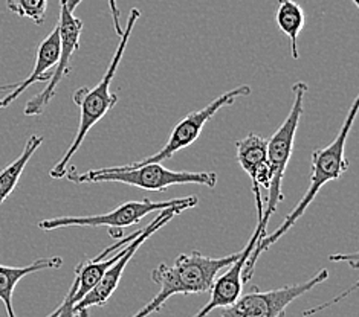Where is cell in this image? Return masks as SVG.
<instances>
[{"label": "cell", "instance_id": "cell-1", "mask_svg": "<svg viewBox=\"0 0 359 317\" xmlns=\"http://www.w3.org/2000/svg\"><path fill=\"white\" fill-rule=\"evenodd\" d=\"M358 107H359V97L353 99V104L350 107L348 113L344 119L343 125L339 128V133L335 139H333L327 147L318 148L312 153V176H311V183L309 188H307L306 194L303 195V199L298 202L294 211L289 213V216L285 218V221L273 230L272 234L264 235L260 238L257 244H255L254 251L251 253V258L248 260L246 267L242 273V279L243 282H248L252 278V273L255 269V264L259 261V256L266 252L271 246L276 244L278 239L283 237L285 234L289 232V229L292 227L295 223L300 220L307 208L311 206L313 200L316 199V195L321 191V188L324 185H327L332 180H338L341 176H343L346 171L348 169V160L346 159V142L348 138V133L352 130V127L355 124V119L358 115Z\"/></svg>", "mask_w": 359, "mask_h": 317}, {"label": "cell", "instance_id": "cell-2", "mask_svg": "<svg viewBox=\"0 0 359 317\" xmlns=\"http://www.w3.org/2000/svg\"><path fill=\"white\" fill-rule=\"evenodd\" d=\"M238 256L241 252L224 258H210L193 251L191 253L179 255L172 267L167 264H159L151 272L153 282L161 287L159 293L132 317H149L153 313H158L168 299L176 295L207 293L220 270L233 264Z\"/></svg>", "mask_w": 359, "mask_h": 317}, {"label": "cell", "instance_id": "cell-3", "mask_svg": "<svg viewBox=\"0 0 359 317\" xmlns=\"http://www.w3.org/2000/svg\"><path fill=\"white\" fill-rule=\"evenodd\" d=\"M141 11L138 8H133L129 14V19H127V24L123 31V36L119 37V45L115 50L112 62H110L107 71L102 76L101 81L95 85V87H80L74 92L72 99L74 104L80 108V124H79V130H76L75 138L71 143V147L66 150L65 156L62 160L50 169V177L53 178H63L66 174V168L69 165L71 159L74 157V154L80 150L81 143L86 139L88 133L90 132V128L100 122L102 118H104L110 108H114L118 102V97L115 93L110 92V84H112L114 76L118 71L119 63H121L123 55L127 49V45H129V40L132 36V31L135 28L136 22L140 20Z\"/></svg>", "mask_w": 359, "mask_h": 317}, {"label": "cell", "instance_id": "cell-4", "mask_svg": "<svg viewBox=\"0 0 359 317\" xmlns=\"http://www.w3.org/2000/svg\"><path fill=\"white\" fill-rule=\"evenodd\" d=\"M65 177L74 183H124L145 191H165L175 185H202L215 188L217 174L211 171H173L164 168L162 164H147L136 168L112 167L102 169H90L79 173L75 167H67Z\"/></svg>", "mask_w": 359, "mask_h": 317}, {"label": "cell", "instance_id": "cell-5", "mask_svg": "<svg viewBox=\"0 0 359 317\" xmlns=\"http://www.w3.org/2000/svg\"><path fill=\"white\" fill-rule=\"evenodd\" d=\"M309 90V85L304 81H298L292 85L294 101L290 106L289 113L285 119V122L280 125L278 130L273 133L272 138L268 141V150H266V162L271 168L272 178L271 185L268 188V206L263 209L262 216V234L263 237L268 235L266 227L268 223L272 217V213L277 212L278 204L283 202V177L286 173V168L289 165L290 156L294 151V142L298 125H300V119L303 115V104L306 93Z\"/></svg>", "mask_w": 359, "mask_h": 317}, {"label": "cell", "instance_id": "cell-6", "mask_svg": "<svg viewBox=\"0 0 359 317\" xmlns=\"http://www.w3.org/2000/svg\"><path fill=\"white\" fill-rule=\"evenodd\" d=\"M199 199L196 195L185 197V199H176L168 202H153L150 199H144L140 202H126L119 204L114 211H109L101 216H88V217H57L41 220L39 227L41 230L63 229V227H109V235L114 238H123V230L132 225L138 223L147 217L149 213L156 211H167V209H191L198 206Z\"/></svg>", "mask_w": 359, "mask_h": 317}, {"label": "cell", "instance_id": "cell-7", "mask_svg": "<svg viewBox=\"0 0 359 317\" xmlns=\"http://www.w3.org/2000/svg\"><path fill=\"white\" fill-rule=\"evenodd\" d=\"M81 0H60V17H58V32H60V58L53 72V78L48 81L46 87L32 97L23 113L27 116H39L54 99L60 83H62L71 72V59L76 50L80 49V38L83 32V22L75 15L76 6Z\"/></svg>", "mask_w": 359, "mask_h": 317}, {"label": "cell", "instance_id": "cell-8", "mask_svg": "<svg viewBox=\"0 0 359 317\" xmlns=\"http://www.w3.org/2000/svg\"><path fill=\"white\" fill-rule=\"evenodd\" d=\"M329 272L323 269L311 279L298 284H290L269 291L252 288L250 293H242L234 304L220 308L217 317H285L287 307L327 281Z\"/></svg>", "mask_w": 359, "mask_h": 317}, {"label": "cell", "instance_id": "cell-9", "mask_svg": "<svg viewBox=\"0 0 359 317\" xmlns=\"http://www.w3.org/2000/svg\"><path fill=\"white\" fill-rule=\"evenodd\" d=\"M251 92L252 90L250 85L241 84V85H237L236 89H231L225 93H222V95L217 97L215 101H211L208 106H205L201 110H196V111H193V113L187 115L184 119H181V121H179L176 124V127L173 128V132L170 133V138H168L167 143L158 153L151 154V156H149V157L132 162V164L123 165V167L124 168H136V167L147 165V164H162L164 160L172 157L175 153L190 147L191 143L198 141L205 124H207L210 119H212V116H215L219 110L231 106L238 98L250 97Z\"/></svg>", "mask_w": 359, "mask_h": 317}, {"label": "cell", "instance_id": "cell-10", "mask_svg": "<svg viewBox=\"0 0 359 317\" xmlns=\"http://www.w3.org/2000/svg\"><path fill=\"white\" fill-rule=\"evenodd\" d=\"M181 212H184V209H179V208L161 211L159 216L153 220L150 225L142 227L141 234L136 237L133 241H130V244L123 247V252H121V255H119V258L104 272V275H102L101 279L97 282V286L93 287L79 304L74 305L75 317H89V314H88L89 308L106 305L110 296L115 293V290L118 288L119 282H121L124 269L133 258L136 251H138V248L142 246L145 239H149L153 234L158 232L161 227L168 225V223L175 218V216H179Z\"/></svg>", "mask_w": 359, "mask_h": 317}, {"label": "cell", "instance_id": "cell-11", "mask_svg": "<svg viewBox=\"0 0 359 317\" xmlns=\"http://www.w3.org/2000/svg\"><path fill=\"white\" fill-rule=\"evenodd\" d=\"M255 197V204H257V226H255L254 234L251 237L248 244L241 251V256L233 262L228 265V270L222 275L216 276L215 282L210 288V301L205 304L201 310L196 313L191 317H208L212 311L217 310V308H226L231 304H234L238 297L243 293V279H242V273L246 267L248 260L251 258V253L254 251L255 244L260 238H263L262 234V216H263V200H262V194L260 190L254 191Z\"/></svg>", "mask_w": 359, "mask_h": 317}, {"label": "cell", "instance_id": "cell-12", "mask_svg": "<svg viewBox=\"0 0 359 317\" xmlns=\"http://www.w3.org/2000/svg\"><path fill=\"white\" fill-rule=\"evenodd\" d=\"M60 58V32L58 27L50 31L49 36L40 43L37 48L36 63H34V69L29 73L27 80L15 84V87L0 98V108H6L8 106L19 98L25 90H28L32 84L36 83H48L53 78V72L50 69H55Z\"/></svg>", "mask_w": 359, "mask_h": 317}, {"label": "cell", "instance_id": "cell-13", "mask_svg": "<svg viewBox=\"0 0 359 317\" xmlns=\"http://www.w3.org/2000/svg\"><path fill=\"white\" fill-rule=\"evenodd\" d=\"M63 265V260L60 256H48V258H40L34 262L23 265V267H10V265H0V301L4 302L8 317H17L13 307V295L17 284L32 273L60 269Z\"/></svg>", "mask_w": 359, "mask_h": 317}, {"label": "cell", "instance_id": "cell-14", "mask_svg": "<svg viewBox=\"0 0 359 317\" xmlns=\"http://www.w3.org/2000/svg\"><path fill=\"white\" fill-rule=\"evenodd\" d=\"M43 141L45 139L41 138V136H37V134L29 136V139L27 141V145H25L20 156L14 162H11L6 168L0 171V206H2L4 202L14 192L25 168H27V165L29 164L34 153L41 147Z\"/></svg>", "mask_w": 359, "mask_h": 317}, {"label": "cell", "instance_id": "cell-15", "mask_svg": "<svg viewBox=\"0 0 359 317\" xmlns=\"http://www.w3.org/2000/svg\"><path fill=\"white\" fill-rule=\"evenodd\" d=\"M276 20L280 31L290 40V54L294 59H300L298 52V36L304 28V11L295 0H278Z\"/></svg>", "mask_w": 359, "mask_h": 317}, {"label": "cell", "instance_id": "cell-16", "mask_svg": "<svg viewBox=\"0 0 359 317\" xmlns=\"http://www.w3.org/2000/svg\"><path fill=\"white\" fill-rule=\"evenodd\" d=\"M236 150L238 165L243 168L245 173L251 178L255 169L266 160L268 139H264L255 133H250L245 139L236 142Z\"/></svg>", "mask_w": 359, "mask_h": 317}, {"label": "cell", "instance_id": "cell-17", "mask_svg": "<svg viewBox=\"0 0 359 317\" xmlns=\"http://www.w3.org/2000/svg\"><path fill=\"white\" fill-rule=\"evenodd\" d=\"M6 8L19 17L43 24L48 11V0H6Z\"/></svg>", "mask_w": 359, "mask_h": 317}, {"label": "cell", "instance_id": "cell-18", "mask_svg": "<svg viewBox=\"0 0 359 317\" xmlns=\"http://www.w3.org/2000/svg\"><path fill=\"white\" fill-rule=\"evenodd\" d=\"M76 290V281L74 279L72 286L69 288V291H67L63 302L58 305L57 310L54 313H50L48 317H75V313H74V293Z\"/></svg>", "mask_w": 359, "mask_h": 317}, {"label": "cell", "instance_id": "cell-19", "mask_svg": "<svg viewBox=\"0 0 359 317\" xmlns=\"http://www.w3.org/2000/svg\"><path fill=\"white\" fill-rule=\"evenodd\" d=\"M271 178H272V173H271V168L268 165V162L264 160L263 164L255 169L254 176L251 177V182H252V188H269L271 185Z\"/></svg>", "mask_w": 359, "mask_h": 317}, {"label": "cell", "instance_id": "cell-20", "mask_svg": "<svg viewBox=\"0 0 359 317\" xmlns=\"http://www.w3.org/2000/svg\"><path fill=\"white\" fill-rule=\"evenodd\" d=\"M109 8H110V14H112V22H114V28L119 37L123 36V24H121V13H119V8L116 5V0H107Z\"/></svg>", "mask_w": 359, "mask_h": 317}, {"label": "cell", "instance_id": "cell-21", "mask_svg": "<svg viewBox=\"0 0 359 317\" xmlns=\"http://www.w3.org/2000/svg\"><path fill=\"white\" fill-rule=\"evenodd\" d=\"M339 260H344L347 262L352 264L353 269H358V253L353 255H332L330 256V261H339Z\"/></svg>", "mask_w": 359, "mask_h": 317}, {"label": "cell", "instance_id": "cell-22", "mask_svg": "<svg viewBox=\"0 0 359 317\" xmlns=\"http://www.w3.org/2000/svg\"><path fill=\"white\" fill-rule=\"evenodd\" d=\"M15 84H5V85H0V90H13Z\"/></svg>", "mask_w": 359, "mask_h": 317}, {"label": "cell", "instance_id": "cell-23", "mask_svg": "<svg viewBox=\"0 0 359 317\" xmlns=\"http://www.w3.org/2000/svg\"><path fill=\"white\" fill-rule=\"evenodd\" d=\"M352 2L355 3V6H359V0H352Z\"/></svg>", "mask_w": 359, "mask_h": 317}]
</instances>
